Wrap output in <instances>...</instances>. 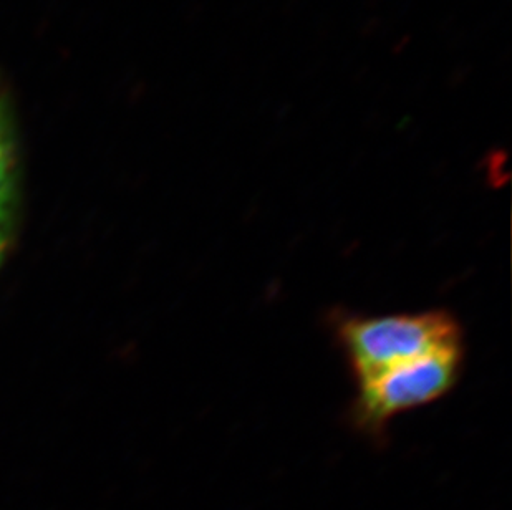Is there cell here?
Segmentation results:
<instances>
[{
    "instance_id": "277c9868",
    "label": "cell",
    "mask_w": 512,
    "mask_h": 510,
    "mask_svg": "<svg viewBox=\"0 0 512 510\" xmlns=\"http://www.w3.org/2000/svg\"><path fill=\"white\" fill-rule=\"evenodd\" d=\"M2 247H4V242H2V236H0V255H2Z\"/></svg>"
},
{
    "instance_id": "6da1fadb",
    "label": "cell",
    "mask_w": 512,
    "mask_h": 510,
    "mask_svg": "<svg viewBox=\"0 0 512 510\" xmlns=\"http://www.w3.org/2000/svg\"><path fill=\"white\" fill-rule=\"evenodd\" d=\"M335 337L357 383L440 348L463 345L456 318L445 310L337 318Z\"/></svg>"
},
{
    "instance_id": "7a4b0ae2",
    "label": "cell",
    "mask_w": 512,
    "mask_h": 510,
    "mask_svg": "<svg viewBox=\"0 0 512 510\" xmlns=\"http://www.w3.org/2000/svg\"><path fill=\"white\" fill-rule=\"evenodd\" d=\"M463 353V345L440 348L358 383L353 426L378 436L398 414L441 400L458 385Z\"/></svg>"
},
{
    "instance_id": "3957f363",
    "label": "cell",
    "mask_w": 512,
    "mask_h": 510,
    "mask_svg": "<svg viewBox=\"0 0 512 510\" xmlns=\"http://www.w3.org/2000/svg\"><path fill=\"white\" fill-rule=\"evenodd\" d=\"M10 151L5 138L4 126L0 121V209H4L10 198Z\"/></svg>"
}]
</instances>
